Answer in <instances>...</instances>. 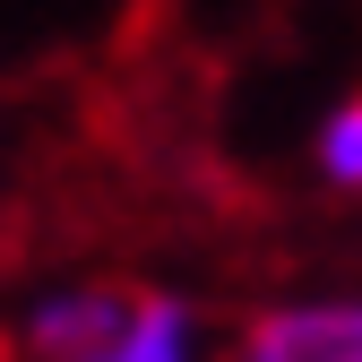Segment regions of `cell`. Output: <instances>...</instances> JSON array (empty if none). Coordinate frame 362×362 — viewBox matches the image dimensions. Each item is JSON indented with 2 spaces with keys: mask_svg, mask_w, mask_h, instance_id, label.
<instances>
[{
  "mask_svg": "<svg viewBox=\"0 0 362 362\" xmlns=\"http://www.w3.org/2000/svg\"><path fill=\"white\" fill-rule=\"evenodd\" d=\"M26 362H216L199 302L173 285H61L18 328Z\"/></svg>",
  "mask_w": 362,
  "mask_h": 362,
  "instance_id": "6da1fadb",
  "label": "cell"
},
{
  "mask_svg": "<svg viewBox=\"0 0 362 362\" xmlns=\"http://www.w3.org/2000/svg\"><path fill=\"white\" fill-rule=\"evenodd\" d=\"M310 173H320L328 199H362V86L320 112V129H310Z\"/></svg>",
  "mask_w": 362,
  "mask_h": 362,
  "instance_id": "3957f363",
  "label": "cell"
},
{
  "mask_svg": "<svg viewBox=\"0 0 362 362\" xmlns=\"http://www.w3.org/2000/svg\"><path fill=\"white\" fill-rule=\"evenodd\" d=\"M216 362H362V285L345 293H285L216 345Z\"/></svg>",
  "mask_w": 362,
  "mask_h": 362,
  "instance_id": "7a4b0ae2",
  "label": "cell"
}]
</instances>
